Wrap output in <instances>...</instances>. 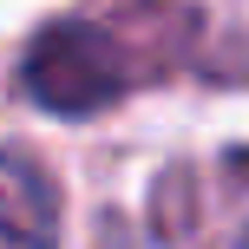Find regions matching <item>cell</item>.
Here are the masks:
<instances>
[{
    "mask_svg": "<svg viewBox=\"0 0 249 249\" xmlns=\"http://www.w3.org/2000/svg\"><path fill=\"white\" fill-rule=\"evenodd\" d=\"M131 86L118 39L99 20H59L26 46V92L66 118H86Z\"/></svg>",
    "mask_w": 249,
    "mask_h": 249,
    "instance_id": "obj_1",
    "label": "cell"
},
{
    "mask_svg": "<svg viewBox=\"0 0 249 249\" xmlns=\"http://www.w3.org/2000/svg\"><path fill=\"white\" fill-rule=\"evenodd\" d=\"M53 243H59L53 184L26 158L0 151V249H53Z\"/></svg>",
    "mask_w": 249,
    "mask_h": 249,
    "instance_id": "obj_2",
    "label": "cell"
}]
</instances>
